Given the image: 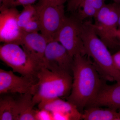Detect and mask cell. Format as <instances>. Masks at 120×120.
Segmentation results:
<instances>
[{
    "mask_svg": "<svg viewBox=\"0 0 120 120\" xmlns=\"http://www.w3.org/2000/svg\"><path fill=\"white\" fill-rule=\"evenodd\" d=\"M72 73V86L67 100L81 112L96 96L103 83L101 74L87 55L79 54L74 57Z\"/></svg>",
    "mask_w": 120,
    "mask_h": 120,
    "instance_id": "cell-1",
    "label": "cell"
},
{
    "mask_svg": "<svg viewBox=\"0 0 120 120\" xmlns=\"http://www.w3.org/2000/svg\"><path fill=\"white\" fill-rule=\"evenodd\" d=\"M82 37L85 54L92 58L101 75L109 81L120 82V71L114 64L112 55L96 34L90 19L82 22Z\"/></svg>",
    "mask_w": 120,
    "mask_h": 120,
    "instance_id": "cell-2",
    "label": "cell"
},
{
    "mask_svg": "<svg viewBox=\"0 0 120 120\" xmlns=\"http://www.w3.org/2000/svg\"><path fill=\"white\" fill-rule=\"evenodd\" d=\"M32 92L35 105L41 102L67 98L71 90L73 76L66 72H55L43 67L37 75Z\"/></svg>",
    "mask_w": 120,
    "mask_h": 120,
    "instance_id": "cell-3",
    "label": "cell"
},
{
    "mask_svg": "<svg viewBox=\"0 0 120 120\" xmlns=\"http://www.w3.org/2000/svg\"><path fill=\"white\" fill-rule=\"evenodd\" d=\"M120 13V5L114 2L105 4L94 18L93 23L96 34L108 48L114 49L120 45L117 34Z\"/></svg>",
    "mask_w": 120,
    "mask_h": 120,
    "instance_id": "cell-4",
    "label": "cell"
},
{
    "mask_svg": "<svg viewBox=\"0 0 120 120\" xmlns=\"http://www.w3.org/2000/svg\"><path fill=\"white\" fill-rule=\"evenodd\" d=\"M20 45L4 43L0 46V58L14 72L37 79L38 72L41 68L34 63Z\"/></svg>",
    "mask_w": 120,
    "mask_h": 120,
    "instance_id": "cell-5",
    "label": "cell"
},
{
    "mask_svg": "<svg viewBox=\"0 0 120 120\" xmlns=\"http://www.w3.org/2000/svg\"><path fill=\"white\" fill-rule=\"evenodd\" d=\"M82 22L72 15L67 16L55 38L73 57L86 55L82 37Z\"/></svg>",
    "mask_w": 120,
    "mask_h": 120,
    "instance_id": "cell-6",
    "label": "cell"
},
{
    "mask_svg": "<svg viewBox=\"0 0 120 120\" xmlns=\"http://www.w3.org/2000/svg\"><path fill=\"white\" fill-rule=\"evenodd\" d=\"M37 5L40 20L41 34L48 41L55 40L67 16L64 5L39 4Z\"/></svg>",
    "mask_w": 120,
    "mask_h": 120,
    "instance_id": "cell-7",
    "label": "cell"
},
{
    "mask_svg": "<svg viewBox=\"0 0 120 120\" xmlns=\"http://www.w3.org/2000/svg\"><path fill=\"white\" fill-rule=\"evenodd\" d=\"M74 57L60 43L53 40L47 43L45 54L44 66L50 71L72 73Z\"/></svg>",
    "mask_w": 120,
    "mask_h": 120,
    "instance_id": "cell-8",
    "label": "cell"
},
{
    "mask_svg": "<svg viewBox=\"0 0 120 120\" xmlns=\"http://www.w3.org/2000/svg\"><path fill=\"white\" fill-rule=\"evenodd\" d=\"M0 42L20 45L23 32L18 25L19 12L16 8L0 9Z\"/></svg>",
    "mask_w": 120,
    "mask_h": 120,
    "instance_id": "cell-9",
    "label": "cell"
},
{
    "mask_svg": "<svg viewBox=\"0 0 120 120\" xmlns=\"http://www.w3.org/2000/svg\"><path fill=\"white\" fill-rule=\"evenodd\" d=\"M13 71L0 69V94H23L30 93L37 79L22 75L19 76Z\"/></svg>",
    "mask_w": 120,
    "mask_h": 120,
    "instance_id": "cell-10",
    "label": "cell"
},
{
    "mask_svg": "<svg viewBox=\"0 0 120 120\" xmlns=\"http://www.w3.org/2000/svg\"><path fill=\"white\" fill-rule=\"evenodd\" d=\"M48 41L38 32H24L20 45L39 68L45 67V54Z\"/></svg>",
    "mask_w": 120,
    "mask_h": 120,
    "instance_id": "cell-11",
    "label": "cell"
},
{
    "mask_svg": "<svg viewBox=\"0 0 120 120\" xmlns=\"http://www.w3.org/2000/svg\"><path fill=\"white\" fill-rule=\"evenodd\" d=\"M38 105L39 109H43L51 112L53 120L82 119V113L75 105L60 98L41 102Z\"/></svg>",
    "mask_w": 120,
    "mask_h": 120,
    "instance_id": "cell-12",
    "label": "cell"
},
{
    "mask_svg": "<svg viewBox=\"0 0 120 120\" xmlns=\"http://www.w3.org/2000/svg\"><path fill=\"white\" fill-rule=\"evenodd\" d=\"M106 0H68L67 11L71 15L83 22L94 17L105 4Z\"/></svg>",
    "mask_w": 120,
    "mask_h": 120,
    "instance_id": "cell-13",
    "label": "cell"
},
{
    "mask_svg": "<svg viewBox=\"0 0 120 120\" xmlns=\"http://www.w3.org/2000/svg\"><path fill=\"white\" fill-rule=\"evenodd\" d=\"M105 106L120 109V82L113 85L103 83L96 96L87 107Z\"/></svg>",
    "mask_w": 120,
    "mask_h": 120,
    "instance_id": "cell-14",
    "label": "cell"
},
{
    "mask_svg": "<svg viewBox=\"0 0 120 120\" xmlns=\"http://www.w3.org/2000/svg\"><path fill=\"white\" fill-rule=\"evenodd\" d=\"M17 17L19 26L22 31L26 33L40 31V20L37 5H28L23 6Z\"/></svg>",
    "mask_w": 120,
    "mask_h": 120,
    "instance_id": "cell-15",
    "label": "cell"
},
{
    "mask_svg": "<svg viewBox=\"0 0 120 120\" xmlns=\"http://www.w3.org/2000/svg\"><path fill=\"white\" fill-rule=\"evenodd\" d=\"M31 93L20 94L16 98L17 120H36L37 110L34 109Z\"/></svg>",
    "mask_w": 120,
    "mask_h": 120,
    "instance_id": "cell-16",
    "label": "cell"
},
{
    "mask_svg": "<svg viewBox=\"0 0 120 120\" xmlns=\"http://www.w3.org/2000/svg\"><path fill=\"white\" fill-rule=\"evenodd\" d=\"M82 119L85 120H120V114L115 110L100 107H87L82 113Z\"/></svg>",
    "mask_w": 120,
    "mask_h": 120,
    "instance_id": "cell-17",
    "label": "cell"
},
{
    "mask_svg": "<svg viewBox=\"0 0 120 120\" xmlns=\"http://www.w3.org/2000/svg\"><path fill=\"white\" fill-rule=\"evenodd\" d=\"M11 94H4L0 98V120H17L16 98Z\"/></svg>",
    "mask_w": 120,
    "mask_h": 120,
    "instance_id": "cell-18",
    "label": "cell"
},
{
    "mask_svg": "<svg viewBox=\"0 0 120 120\" xmlns=\"http://www.w3.org/2000/svg\"><path fill=\"white\" fill-rule=\"evenodd\" d=\"M37 0H0V9L33 4Z\"/></svg>",
    "mask_w": 120,
    "mask_h": 120,
    "instance_id": "cell-19",
    "label": "cell"
},
{
    "mask_svg": "<svg viewBox=\"0 0 120 120\" xmlns=\"http://www.w3.org/2000/svg\"><path fill=\"white\" fill-rule=\"evenodd\" d=\"M35 118L36 120H53L52 113L43 109L37 110Z\"/></svg>",
    "mask_w": 120,
    "mask_h": 120,
    "instance_id": "cell-20",
    "label": "cell"
},
{
    "mask_svg": "<svg viewBox=\"0 0 120 120\" xmlns=\"http://www.w3.org/2000/svg\"><path fill=\"white\" fill-rule=\"evenodd\" d=\"M67 0H39V4L50 5H64Z\"/></svg>",
    "mask_w": 120,
    "mask_h": 120,
    "instance_id": "cell-21",
    "label": "cell"
},
{
    "mask_svg": "<svg viewBox=\"0 0 120 120\" xmlns=\"http://www.w3.org/2000/svg\"><path fill=\"white\" fill-rule=\"evenodd\" d=\"M112 58L116 68L120 71V50L112 55Z\"/></svg>",
    "mask_w": 120,
    "mask_h": 120,
    "instance_id": "cell-22",
    "label": "cell"
},
{
    "mask_svg": "<svg viewBox=\"0 0 120 120\" xmlns=\"http://www.w3.org/2000/svg\"><path fill=\"white\" fill-rule=\"evenodd\" d=\"M117 39L120 42V29H118L117 30Z\"/></svg>",
    "mask_w": 120,
    "mask_h": 120,
    "instance_id": "cell-23",
    "label": "cell"
},
{
    "mask_svg": "<svg viewBox=\"0 0 120 120\" xmlns=\"http://www.w3.org/2000/svg\"><path fill=\"white\" fill-rule=\"evenodd\" d=\"M118 29H120V13L118 21Z\"/></svg>",
    "mask_w": 120,
    "mask_h": 120,
    "instance_id": "cell-24",
    "label": "cell"
},
{
    "mask_svg": "<svg viewBox=\"0 0 120 120\" xmlns=\"http://www.w3.org/2000/svg\"><path fill=\"white\" fill-rule=\"evenodd\" d=\"M116 4L120 5V0H112Z\"/></svg>",
    "mask_w": 120,
    "mask_h": 120,
    "instance_id": "cell-25",
    "label": "cell"
},
{
    "mask_svg": "<svg viewBox=\"0 0 120 120\" xmlns=\"http://www.w3.org/2000/svg\"><path fill=\"white\" fill-rule=\"evenodd\" d=\"M120 112H119V113H120Z\"/></svg>",
    "mask_w": 120,
    "mask_h": 120,
    "instance_id": "cell-26",
    "label": "cell"
}]
</instances>
